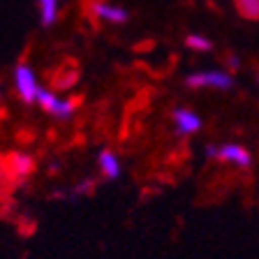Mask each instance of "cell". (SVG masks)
Returning a JSON list of instances; mask_svg holds the SVG:
<instances>
[{"label": "cell", "mask_w": 259, "mask_h": 259, "mask_svg": "<svg viewBox=\"0 0 259 259\" xmlns=\"http://www.w3.org/2000/svg\"><path fill=\"white\" fill-rule=\"evenodd\" d=\"M257 79H259V74H257Z\"/></svg>", "instance_id": "2e32d148"}, {"label": "cell", "mask_w": 259, "mask_h": 259, "mask_svg": "<svg viewBox=\"0 0 259 259\" xmlns=\"http://www.w3.org/2000/svg\"><path fill=\"white\" fill-rule=\"evenodd\" d=\"M37 104L47 116H51L56 120H70V118H74V113H76L74 97H63L54 88H44V86L39 88Z\"/></svg>", "instance_id": "277c9868"}, {"label": "cell", "mask_w": 259, "mask_h": 259, "mask_svg": "<svg viewBox=\"0 0 259 259\" xmlns=\"http://www.w3.org/2000/svg\"><path fill=\"white\" fill-rule=\"evenodd\" d=\"M12 86H14V93L16 97L21 100L26 107H32V104H37V95H39V83L37 79V72L32 70V65L28 63H19L12 72Z\"/></svg>", "instance_id": "3957f363"}, {"label": "cell", "mask_w": 259, "mask_h": 259, "mask_svg": "<svg viewBox=\"0 0 259 259\" xmlns=\"http://www.w3.org/2000/svg\"><path fill=\"white\" fill-rule=\"evenodd\" d=\"M93 190H95V178L86 176V178H81V181H76V183L72 185L70 190H56L54 197H56V199H60V201L79 199V197H86V194H91Z\"/></svg>", "instance_id": "9c48e42d"}, {"label": "cell", "mask_w": 259, "mask_h": 259, "mask_svg": "<svg viewBox=\"0 0 259 259\" xmlns=\"http://www.w3.org/2000/svg\"><path fill=\"white\" fill-rule=\"evenodd\" d=\"M60 3L63 0H37V14H39V26L51 28L60 19Z\"/></svg>", "instance_id": "30bf717a"}, {"label": "cell", "mask_w": 259, "mask_h": 259, "mask_svg": "<svg viewBox=\"0 0 259 259\" xmlns=\"http://www.w3.org/2000/svg\"><path fill=\"white\" fill-rule=\"evenodd\" d=\"M88 12H91V16H95L97 21L113 23V26H123V23L130 21V12L125 7L116 5V3H109V0H91Z\"/></svg>", "instance_id": "8992f818"}, {"label": "cell", "mask_w": 259, "mask_h": 259, "mask_svg": "<svg viewBox=\"0 0 259 259\" xmlns=\"http://www.w3.org/2000/svg\"><path fill=\"white\" fill-rule=\"evenodd\" d=\"M171 125L178 137H194L204 127V118L190 107H176L171 111Z\"/></svg>", "instance_id": "5b68a950"}, {"label": "cell", "mask_w": 259, "mask_h": 259, "mask_svg": "<svg viewBox=\"0 0 259 259\" xmlns=\"http://www.w3.org/2000/svg\"><path fill=\"white\" fill-rule=\"evenodd\" d=\"M206 157L213 162H222L227 167L234 169H248L252 164V153L248 146L238 144V141H225V144H208L204 148Z\"/></svg>", "instance_id": "6da1fadb"}, {"label": "cell", "mask_w": 259, "mask_h": 259, "mask_svg": "<svg viewBox=\"0 0 259 259\" xmlns=\"http://www.w3.org/2000/svg\"><path fill=\"white\" fill-rule=\"evenodd\" d=\"M79 81V72L76 70H65V72H58V76H54V86L56 91H72Z\"/></svg>", "instance_id": "4fadbf2b"}, {"label": "cell", "mask_w": 259, "mask_h": 259, "mask_svg": "<svg viewBox=\"0 0 259 259\" xmlns=\"http://www.w3.org/2000/svg\"><path fill=\"white\" fill-rule=\"evenodd\" d=\"M234 10L248 21H259V0H234Z\"/></svg>", "instance_id": "7c38bea8"}, {"label": "cell", "mask_w": 259, "mask_h": 259, "mask_svg": "<svg viewBox=\"0 0 259 259\" xmlns=\"http://www.w3.org/2000/svg\"><path fill=\"white\" fill-rule=\"evenodd\" d=\"M0 102H3V95H0Z\"/></svg>", "instance_id": "9a60e30c"}, {"label": "cell", "mask_w": 259, "mask_h": 259, "mask_svg": "<svg viewBox=\"0 0 259 259\" xmlns=\"http://www.w3.org/2000/svg\"><path fill=\"white\" fill-rule=\"evenodd\" d=\"M185 86L194 91H232L234 74L225 67H206V70L190 72L185 76Z\"/></svg>", "instance_id": "7a4b0ae2"}, {"label": "cell", "mask_w": 259, "mask_h": 259, "mask_svg": "<svg viewBox=\"0 0 259 259\" xmlns=\"http://www.w3.org/2000/svg\"><path fill=\"white\" fill-rule=\"evenodd\" d=\"M97 169H100L102 178H107V181H118L120 174H123V162H120L116 151L102 148L97 153Z\"/></svg>", "instance_id": "ba28073f"}, {"label": "cell", "mask_w": 259, "mask_h": 259, "mask_svg": "<svg viewBox=\"0 0 259 259\" xmlns=\"http://www.w3.org/2000/svg\"><path fill=\"white\" fill-rule=\"evenodd\" d=\"M185 47H188L190 51H194V54H206V51L213 49V42H210L206 35L190 32V35H185Z\"/></svg>", "instance_id": "8fae6325"}, {"label": "cell", "mask_w": 259, "mask_h": 259, "mask_svg": "<svg viewBox=\"0 0 259 259\" xmlns=\"http://www.w3.org/2000/svg\"><path fill=\"white\" fill-rule=\"evenodd\" d=\"M225 70H229L232 74H236V72L241 70V58H238L236 54H229L225 58Z\"/></svg>", "instance_id": "5bb4252c"}, {"label": "cell", "mask_w": 259, "mask_h": 259, "mask_svg": "<svg viewBox=\"0 0 259 259\" xmlns=\"http://www.w3.org/2000/svg\"><path fill=\"white\" fill-rule=\"evenodd\" d=\"M5 169H7V174H10V176L23 181V178H28V176H32V174H35V169H37V160H35L30 153L16 151V153H12V155H7Z\"/></svg>", "instance_id": "52a82bcc"}]
</instances>
